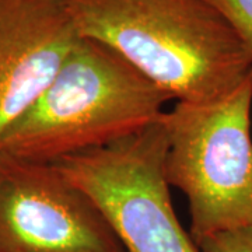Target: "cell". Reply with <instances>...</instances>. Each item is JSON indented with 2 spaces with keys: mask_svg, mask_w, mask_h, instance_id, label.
Segmentation results:
<instances>
[{
  "mask_svg": "<svg viewBox=\"0 0 252 252\" xmlns=\"http://www.w3.org/2000/svg\"><path fill=\"white\" fill-rule=\"evenodd\" d=\"M165 150L160 118L137 135L55 165L98 207L125 252H200L172 206Z\"/></svg>",
  "mask_w": 252,
  "mask_h": 252,
  "instance_id": "obj_4",
  "label": "cell"
},
{
  "mask_svg": "<svg viewBox=\"0 0 252 252\" xmlns=\"http://www.w3.org/2000/svg\"><path fill=\"white\" fill-rule=\"evenodd\" d=\"M252 76L210 101H178L161 124L164 175L187 198L190 237L252 225Z\"/></svg>",
  "mask_w": 252,
  "mask_h": 252,
  "instance_id": "obj_3",
  "label": "cell"
},
{
  "mask_svg": "<svg viewBox=\"0 0 252 252\" xmlns=\"http://www.w3.org/2000/svg\"><path fill=\"white\" fill-rule=\"evenodd\" d=\"M80 38L62 0H0V140Z\"/></svg>",
  "mask_w": 252,
  "mask_h": 252,
  "instance_id": "obj_6",
  "label": "cell"
},
{
  "mask_svg": "<svg viewBox=\"0 0 252 252\" xmlns=\"http://www.w3.org/2000/svg\"><path fill=\"white\" fill-rule=\"evenodd\" d=\"M170 99L112 49L80 38L45 90L1 137L0 152L55 164L143 132L161 118Z\"/></svg>",
  "mask_w": 252,
  "mask_h": 252,
  "instance_id": "obj_2",
  "label": "cell"
},
{
  "mask_svg": "<svg viewBox=\"0 0 252 252\" xmlns=\"http://www.w3.org/2000/svg\"><path fill=\"white\" fill-rule=\"evenodd\" d=\"M224 17L252 59V0H209Z\"/></svg>",
  "mask_w": 252,
  "mask_h": 252,
  "instance_id": "obj_7",
  "label": "cell"
},
{
  "mask_svg": "<svg viewBox=\"0 0 252 252\" xmlns=\"http://www.w3.org/2000/svg\"><path fill=\"white\" fill-rule=\"evenodd\" d=\"M0 252H125L61 170L0 152Z\"/></svg>",
  "mask_w": 252,
  "mask_h": 252,
  "instance_id": "obj_5",
  "label": "cell"
},
{
  "mask_svg": "<svg viewBox=\"0 0 252 252\" xmlns=\"http://www.w3.org/2000/svg\"><path fill=\"white\" fill-rule=\"evenodd\" d=\"M81 38L112 49L172 99L223 97L252 59L209 0H62Z\"/></svg>",
  "mask_w": 252,
  "mask_h": 252,
  "instance_id": "obj_1",
  "label": "cell"
},
{
  "mask_svg": "<svg viewBox=\"0 0 252 252\" xmlns=\"http://www.w3.org/2000/svg\"><path fill=\"white\" fill-rule=\"evenodd\" d=\"M196 245L200 252H252V225L217 233Z\"/></svg>",
  "mask_w": 252,
  "mask_h": 252,
  "instance_id": "obj_8",
  "label": "cell"
}]
</instances>
